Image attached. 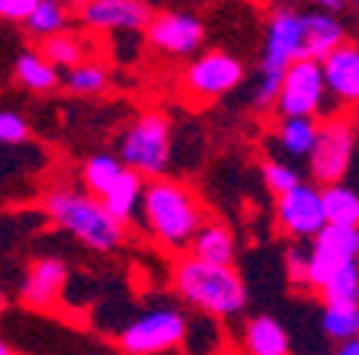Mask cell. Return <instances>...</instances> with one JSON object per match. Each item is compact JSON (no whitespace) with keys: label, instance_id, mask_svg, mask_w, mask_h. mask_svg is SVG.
I'll use <instances>...</instances> for the list:
<instances>
[{"label":"cell","instance_id":"obj_1","mask_svg":"<svg viewBox=\"0 0 359 355\" xmlns=\"http://www.w3.org/2000/svg\"><path fill=\"white\" fill-rule=\"evenodd\" d=\"M142 224L167 250H187L205 228V208L187 183L170 176L148 179L142 199Z\"/></svg>","mask_w":359,"mask_h":355},{"label":"cell","instance_id":"obj_2","mask_svg":"<svg viewBox=\"0 0 359 355\" xmlns=\"http://www.w3.org/2000/svg\"><path fill=\"white\" fill-rule=\"evenodd\" d=\"M42 208L48 221H55L65 234L81 240L87 250L93 253H116L126 244V224L106 211V205L90 195L87 189H74V186H55L42 199Z\"/></svg>","mask_w":359,"mask_h":355},{"label":"cell","instance_id":"obj_3","mask_svg":"<svg viewBox=\"0 0 359 355\" xmlns=\"http://www.w3.org/2000/svg\"><path fill=\"white\" fill-rule=\"evenodd\" d=\"M173 288L189 307L218 320H231L247 311V285L234 266H212L196 256H180L173 263Z\"/></svg>","mask_w":359,"mask_h":355},{"label":"cell","instance_id":"obj_4","mask_svg":"<svg viewBox=\"0 0 359 355\" xmlns=\"http://www.w3.org/2000/svg\"><path fill=\"white\" fill-rule=\"evenodd\" d=\"M302 58H305V13L289 4H279L269 10L266 32H263V58L254 87L257 109H276L285 71Z\"/></svg>","mask_w":359,"mask_h":355},{"label":"cell","instance_id":"obj_5","mask_svg":"<svg viewBox=\"0 0 359 355\" xmlns=\"http://www.w3.org/2000/svg\"><path fill=\"white\" fill-rule=\"evenodd\" d=\"M116 157L126 163V170L144 179H157L170 170L173 157V134L170 118L161 112H142L135 116L119 134Z\"/></svg>","mask_w":359,"mask_h":355},{"label":"cell","instance_id":"obj_6","mask_svg":"<svg viewBox=\"0 0 359 355\" xmlns=\"http://www.w3.org/2000/svg\"><path fill=\"white\" fill-rule=\"evenodd\" d=\"M353 154H356V118H353V112L337 109L324 116L321 128H318V144L308 157L311 183L321 186V189L344 183V176L353 167Z\"/></svg>","mask_w":359,"mask_h":355},{"label":"cell","instance_id":"obj_7","mask_svg":"<svg viewBox=\"0 0 359 355\" xmlns=\"http://www.w3.org/2000/svg\"><path fill=\"white\" fill-rule=\"evenodd\" d=\"M187 336H189L187 314L173 307V304H164V307H151V311L132 317L119 330L116 342H119L122 355H164L183 346Z\"/></svg>","mask_w":359,"mask_h":355},{"label":"cell","instance_id":"obj_8","mask_svg":"<svg viewBox=\"0 0 359 355\" xmlns=\"http://www.w3.org/2000/svg\"><path fill=\"white\" fill-rule=\"evenodd\" d=\"M244 77L247 71L238 55L224 52V48H209V52H199L196 58H189V64L180 74V90L189 97V103L209 106L234 93L244 83Z\"/></svg>","mask_w":359,"mask_h":355},{"label":"cell","instance_id":"obj_9","mask_svg":"<svg viewBox=\"0 0 359 355\" xmlns=\"http://www.w3.org/2000/svg\"><path fill=\"white\" fill-rule=\"evenodd\" d=\"M327 97L330 93L327 83H324L321 61L302 58L285 71L273 112L279 118H324L330 112H337L334 106H327Z\"/></svg>","mask_w":359,"mask_h":355},{"label":"cell","instance_id":"obj_10","mask_svg":"<svg viewBox=\"0 0 359 355\" xmlns=\"http://www.w3.org/2000/svg\"><path fill=\"white\" fill-rule=\"evenodd\" d=\"M74 16L90 32H112V36H135L148 32L151 4L148 0H77Z\"/></svg>","mask_w":359,"mask_h":355},{"label":"cell","instance_id":"obj_11","mask_svg":"<svg viewBox=\"0 0 359 355\" xmlns=\"http://www.w3.org/2000/svg\"><path fill=\"white\" fill-rule=\"evenodd\" d=\"M144 36L151 48L164 58H196L205 45V22L193 10H164L154 13Z\"/></svg>","mask_w":359,"mask_h":355},{"label":"cell","instance_id":"obj_12","mask_svg":"<svg viewBox=\"0 0 359 355\" xmlns=\"http://www.w3.org/2000/svg\"><path fill=\"white\" fill-rule=\"evenodd\" d=\"M350 263H359V228L327 224L308 246V285L321 291L324 281Z\"/></svg>","mask_w":359,"mask_h":355},{"label":"cell","instance_id":"obj_13","mask_svg":"<svg viewBox=\"0 0 359 355\" xmlns=\"http://www.w3.org/2000/svg\"><path fill=\"white\" fill-rule=\"evenodd\" d=\"M276 221L292 240H314L327 228L321 186L302 183L276 199Z\"/></svg>","mask_w":359,"mask_h":355},{"label":"cell","instance_id":"obj_14","mask_svg":"<svg viewBox=\"0 0 359 355\" xmlns=\"http://www.w3.org/2000/svg\"><path fill=\"white\" fill-rule=\"evenodd\" d=\"M67 279H71V269H67L65 259H58V256L36 259L29 266V272H26L22 288H20L22 304L32 307V311H48V307H55L67 285Z\"/></svg>","mask_w":359,"mask_h":355},{"label":"cell","instance_id":"obj_15","mask_svg":"<svg viewBox=\"0 0 359 355\" xmlns=\"http://www.w3.org/2000/svg\"><path fill=\"white\" fill-rule=\"evenodd\" d=\"M324 71V83H327V93L340 109H356L359 106V45L346 42L340 45L337 52H330L321 61Z\"/></svg>","mask_w":359,"mask_h":355},{"label":"cell","instance_id":"obj_16","mask_svg":"<svg viewBox=\"0 0 359 355\" xmlns=\"http://www.w3.org/2000/svg\"><path fill=\"white\" fill-rule=\"evenodd\" d=\"M241 349H244V355H292V340L283 320L269 317V314H257L244 323Z\"/></svg>","mask_w":359,"mask_h":355},{"label":"cell","instance_id":"obj_17","mask_svg":"<svg viewBox=\"0 0 359 355\" xmlns=\"http://www.w3.org/2000/svg\"><path fill=\"white\" fill-rule=\"evenodd\" d=\"M346 45V29L337 13L324 10H308L305 13V58L324 61L330 52Z\"/></svg>","mask_w":359,"mask_h":355},{"label":"cell","instance_id":"obj_18","mask_svg":"<svg viewBox=\"0 0 359 355\" xmlns=\"http://www.w3.org/2000/svg\"><path fill=\"white\" fill-rule=\"evenodd\" d=\"M189 256L212 263V266H234L238 259V237L224 221H205V228L189 244Z\"/></svg>","mask_w":359,"mask_h":355},{"label":"cell","instance_id":"obj_19","mask_svg":"<svg viewBox=\"0 0 359 355\" xmlns=\"http://www.w3.org/2000/svg\"><path fill=\"white\" fill-rule=\"evenodd\" d=\"M144 186H148V179L138 176V173H132V170H126L116 183L109 186V193H106L100 202H103L106 211H109L119 224H132L135 218L142 215Z\"/></svg>","mask_w":359,"mask_h":355},{"label":"cell","instance_id":"obj_20","mask_svg":"<svg viewBox=\"0 0 359 355\" xmlns=\"http://www.w3.org/2000/svg\"><path fill=\"white\" fill-rule=\"evenodd\" d=\"M318 128L321 118H279L273 141L289 160H308L318 144Z\"/></svg>","mask_w":359,"mask_h":355},{"label":"cell","instance_id":"obj_21","mask_svg":"<svg viewBox=\"0 0 359 355\" xmlns=\"http://www.w3.org/2000/svg\"><path fill=\"white\" fill-rule=\"evenodd\" d=\"M39 52H42V58L48 61V64H55L61 74H67V71H74L77 64L90 61V42L81 32L65 29V32H58V36L45 39Z\"/></svg>","mask_w":359,"mask_h":355},{"label":"cell","instance_id":"obj_22","mask_svg":"<svg viewBox=\"0 0 359 355\" xmlns=\"http://www.w3.org/2000/svg\"><path fill=\"white\" fill-rule=\"evenodd\" d=\"M71 16H74V4L71 0H39L36 10L29 13V20L22 22L26 32L39 42L58 36V32L71 29Z\"/></svg>","mask_w":359,"mask_h":355},{"label":"cell","instance_id":"obj_23","mask_svg":"<svg viewBox=\"0 0 359 355\" xmlns=\"http://www.w3.org/2000/svg\"><path fill=\"white\" fill-rule=\"evenodd\" d=\"M13 74L29 93H52L65 83V74L55 64H48L42 52H22L13 64Z\"/></svg>","mask_w":359,"mask_h":355},{"label":"cell","instance_id":"obj_24","mask_svg":"<svg viewBox=\"0 0 359 355\" xmlns=\"http://www.w3.org/2000/svg\"><path fill=\"white\" fill-rule=\"evenodd\" d=\"M122 173H126V163H122L116 154H109V151L90 154L87 160H83V167H81L83 189H87L90 195H97V199H103V195L109 193V186L116 183Z\"/></svg>","mask_w":359,"mask_h":355},{"label":"cell","instance_id":"obj_25","mask_svg":"<svg viewBox=\"0 0 359 355\" xmlns=\"http://www.w3.org/2000/svg\"><path fill=\"white\" fill-rule=\"evenodd\" d=\"M324 195V215L327 224L337 228H359V189L346 183H334L321 189Z\"/></svg>","mask_w":359,"mask_h":355},{"label":"cell","instance_id":"obj_26","mask_svg":"<svg viewBox=\"0 0 359 355\" xmlns=\"http://www.w3.org/2000/svg\"><path fill=\"white\" fill-rule=\"evenodd\" d=\"M112 83V71L106 61L100 58H90L83 64H77L74 71H67L65 74V87L67 93H74V97H100L106 93Z\"/></svg>","mask_w":359,"mask_h":355},{"label":"cell","instance_id":"obj_27","mask_svg":"<svg viewBox=\"0 0 359 355\" xmlns=\"http://www.w3.org/2000/svg\"><path fill=\"white\" fill-rule=\"evenodd\" d=\"M321 330L337 346L356 340L359 336V304H324Z\"/></svg>","mask_w":359,"mask_h":355},{"label":"cell","instance_id":"obj_28","mask_svg":"<svg viewBox=\"0 0 359 355\" xmlns=\"http://www.w3.org/2000/svg\"><path fill=\"white\" fill-rule=\"evenodd\" d=\"M318 295H321L324 304H359V263L337 269L321 285Z\"/></svg>","mask_w":359,"mask_h":355},{"label":"cell","instance_id":"obj_29","mask_svg":"<svg viewBox=\"0 0 359 355\" xmlns=\"http://www.w3.org/2000/svg\"><path fill=\"white\" fill-rule=\"evenodd\" d=\"M260 176H263L266 189L276 195V199L279 195H285V193H292L295 186L305 183L299 167H295L292 160H283V157H269V160H263L260 163Z\"/></svg>","mask_w":359,"mask_h":355},{"label":"cell","instance_id":"obj_30","mask_svg":"<svg viewBox=\"0 0 359 355\" xmlns=\"http://www.w3.org/2000/svg\"><path fill=\"white\" fill-rule=\"evenodd\" d=\"M22 141H29V118L22 112L0 109V144L13 148V144H22Z\"/></svg>","mask_w":359,"mask_h":355},{"label":"cell","instance_id":"obj_31","mask_svg":"<svg viewBox=\"0 0 359 355\" xmlns=\"http://www.w3.org/2000/svg\"><path fill=\"white\" fill-rule=\"evenodd\" d=\"M285 272H289L292 285H299V288H311V285H308V250L302 253L299 246H292V250L285 253Z\"/></svg>","mask_w":359,"mask_h":355},{"label":"cell","instance_id":"obj_32","mask_svg":"<svg viewBox=\"0 0 359 355\" xmlns=\"http://www.w3.org/2000/svg\"><path fill=\"white\" fill-rule=\"evenodd\" d=\"M39 0H0V20L7 22H26L36 10Z\"/></svg>","mask_w":359,"mask_h":355},{"label":"cell","instance_id":"obj_33","mask_svg":"<svg viewBox=\"0 0 359 355\" xmlns=\"http://www.w3.org/2000/svg\"><path fill=\"white\" fill-rule=\"evenodd\" d=\"M314 10H324V13H340V10L350 7V0H311Z\"/></svg>","mask_w":359,"mask_h":355},{"label":"cell","instance_id":"obj_34","mask_svg":"<svg viewBox=\"0 0 359 355\" xmlns=\"http://www.w3.org/2000/svg\"><path fill=\"white\" fill-rule=\"evenodd\" d=\"M337 355H359V336L350 342H340V346H337Z\"/></svg>","mask_w":359,"mask_h":355},{"label":"cell","instance_id":"obj_35","mask_svg":"<svg viewBox=\"0 0 359 355\" xmlns=\"http://www.w3.org/2000/svg\"><path fill=\"white\" fill-rule=\"evenodd\" d=\"M0 355H16V352H13V346H10V342L4 340V336H0Z\"/></svg>","mask_w":359,"mask_h":355},{"label":"cell","instance_id":"obj_36","mask_svg":"<svg viewBox=\"0 0 359 355\" xmlns=\"http://www.w3.org/2000/svg\"><path fill=\"white\" fill-rule=\"evenodd\" d=\"M4 307H7V298H4V291H0V314H4Z\"/></svg>","mask_w":359,"mask_h":355},{"label":"cell","instance_id":"obj_37","mask_svg":"<svg viewBox=\"0 0 359 355\" xmlns=\"http://www.w3.org/2000/svg\"><path fill=\"white\" fill-rule=\"evenodd\" d=\"M90 355H116V352H106V349H97V352H90Z\"/></svg>","mask_w":359,"mask_h":355},{"label":"cell","instance_id":"obj_38","mask_svg":"<svg viewBox=\"0 0 359 355\" xmlns=\"http://www.w3.org/2000/svg\"><path fill=\"white\" fill-rule=\"evenodd\" d=\"M244 4H266V0H244Z\"/></svg>","mask_w":359,"mask_h":355},{"label":"cell","instance_id":"obj_39","mask_svg":"<svg viewBox=\"0 0 359 355\" xmlns=\"http://www.w3.org/2000/svg\"><path fill=\"white\" fill-rule=\"evenodd\" d=\"M350 4H353V7H356V10H359V0H350Z\"/></svg>","mask_w":359,"mask_h":355}]
</instances>
